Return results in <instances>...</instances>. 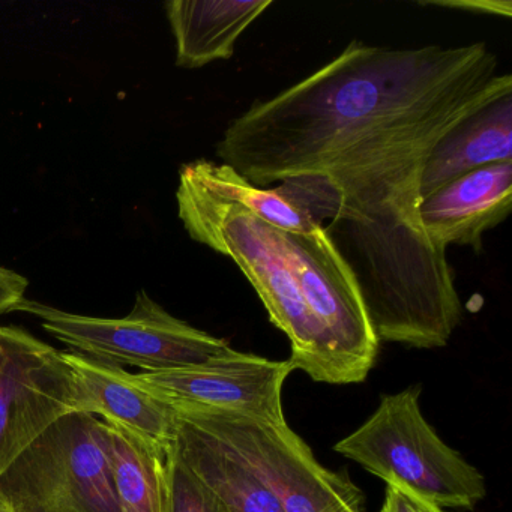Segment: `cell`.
<instances>
[{
    "mask_svg": "<svg viewBox=\"0 0 512 512\" xmlns=\"http://www.w3.org/2000/svg\"><path fill=\"white\" fill-rule=\"evenodd\" d=\"M76 388V413L95 416L170 452L175 448L178 413L131 380L130 371L76 352H62Z\"/></svg>",
    "mask_w": 512,
    "mask_h": 512,
    "instance_id": "9",
    "label": "cell"
},
{
    "mask_svg": "<svg viewBox=\"0 0 512 512\" xmlns=\"http://www.w3.org/2000/svg\"><path fill=\"white\" fill-rule=\"evenodd\" d=\"M512 208V161L479 167L422 200L419 221L437 247H470L479 253L485 233Z\"/></svg>",
    "mask_w": 512,
    "mask_h": 512,
    "instance_id": "10",
    "label": "cell"
},
{
    "mask_svg": "<svg viewBox=\"0 0 512 512\" xmlns=\"http://www.w3.org/2000/svg\"><path fill=\"white\" fill-rule=\"evenodd\" d=\"M419 395V388L383 395L373 415L334 451L440 508H475L487 496L485 478L425 421Z\"/></svg>",
    "mask_w": 512,
    "mask_h": 512,
    "instance_id": "3",
    "label": "cell"
},
{
    "mask_svg": "<svg viewBox=\"0 0 512 512\" xmlns=\"http://www.w3.org/2000/svg\"><path fill=\"white\" fill-rule=\"evenodd\" d=\"M104 430L121 512H172L173 451L112 425L104 424Z\"/></svg>",
    "mask_w": 512,
    "mask_h": 512,
    "instance_id": "14",
    "label": "cell"
},
{
    "mask_svg": "<svg viewBox=\"0 0 512 512\" xmlns=\"http://www.w3.org/2000/svg\"><path fill=\"white\" fill-rule=\"evenodd\" d=\"M0 499L13 512H121L103 422L59 419L0 475Z\"/></svg>",
    "mask_w": 512,
    "mask_h": 512,
    "instance_id": "4",
    "label": "cell"
},
{
    "mask_svg": "<svg viewBox=\"0 0 512 512\" xmlns=\"http://www.w3.org/2000/svg\"><path fill=\"white\" fill-rule=\"evenodd\" d=\"M179 175H184L206 193L218 199L248 209L260 220L284 232L310 233L320 226V223L314 221L307 212L299 209L295 203L280 193L278 188L268 190L256 187L227 164H218L202 158L184 164Z\"/></svg>",
    "mask_w": 512,
    "mask_h": 512,
    "instance_id": "15",
    "label": "cell"
},
{
    "mask_svg": "<svg viewBox=\"0 0 512 512\" xmlns=\"http://www.w3.org/2000/svg\"><path fill=\"white\" fill-rule=\"evenodd\" d=\"M71 413L76 388L61 350L19 326L0 325V475Z\"/></svg>",
    "mask_w": 512,
    "mask_h": 512,
    "instance_id": "7",
    "label": "cell"
},
{
    "mask_svg": "<svg viewBox=\"0 0 512 512\" xmlns=\"http://www.w3.org/2000/svg\"><path fill=\"white\" fill-rule=\"evenodd\" d=\"M274 0H172L166 11L176 43V65L188 70L235 55L241 35Z\"/></svg>",
    "mask_w": 512,
    "mask_h": 512,
    "instance_id": "12",
    "label": "cell"
},
{
    "mask_svg": "<svg viewBox=\"0 0 512 512\" xmlns=\"http://www.w3.org/2000/svg\"><path fill=\"white\" fill-rule=\"evenodd\" d=\"M499 67L485 43L389 49L355 40L233 119L217 155L256 187L304 179L365 310L412 316L457 295L446 250L419 221L422 169L449 131L512 94Z\"/></svg>",
    "mask_w": 512,
    "mask_h": 512,
    "instance_id": "1",
    "label": "cell"
},
{
    "mask_svg": "<svg viewBox=\"0 0 512 512\" xmlns=\"http://www.w3.org/2000/svg\"><path fill=\"white\" fill-rule=\"evenodd\" d=\"M179 220L193 241L229 257L289 338L295 370L329 385L367 379L380 343L352 269L323 224L290 233L179 175Z\"/></svg>",
    "mask_w": 512,
    "mask_h": 512,
    "instance_id": "2",
    "label": "cell"
},
{
    "mask_svg": "<svg viewBox=\"0 0 512 512\" xmlns=\"http://www.w3.org/2000/svg\"><path fill=\"white\" fill-rule=\"evenodd\" d=\"M292 371L290 361H271L227 347L200 364L131 373V380L175 410H221L287 422L283 388Z\"/></svg>",
    "mask_w": 512,
    "mask_h": 512,
    "instance_id": "8",
    "label": "cell"
},
{
    "mask_svg": "<svg viewBox=\"0 0 512 512\" xmlns=\"http://www.w3.org/2000/svg\"><path fill=\"white\" fill-rule=\"evenodd\" d=\"M28 287V278L0 265V314L13 313L26 298Z\"/></svg>",
    "mask_w": 512,
    "mask_h": 512,
    "instance_id": "18",
    "label": "cell"
},
{
    "mask_svg": "<svg viewBox=\"0 0 512 512\" xmlns=\"http://www.w3.org/2000/svg\"><path fill=\"white\" fill-rule=\"evenodd\" d=\"M16 311L37 317L47 334L71 352L118 367L163 371L208 361L230 347L190 323L172 316L145 290H139L133 310L121 319L68 313L25 299Z\"/></svg>",
    "mask_w": 512,
    "mask_h": 512,
    "instance_id": "5",
    "label": "cell"
},
{
    "mask_svg": "<svg viewBox=\"0 0 512 512\" xmlns=\"http://www.w3.org/2000/svg\"><path fill=\"white\" fill-rule=\"evenodd\" d=\"M421 5H433V7L457 8L470 13L493 14L503 16L506 19L511 17L512 4L509 0H430L421 2Z\"/></svg>",
    "mask_w": 512,
    "mask_h": 512,
    "instance_id": "19",
    "label": "cell"
},
{
    "mask_svg": "<svg viewBox=\"0 0 512 512\" xmlns=\"http://www.w3.org/2000/svg\"><path fill=\"white\" fill-rule=\"evenodd\" d=\"M0 512H13L11 511L10 506H8L2 499H0Z\"/></svg>",
    "mask_w": 512,
    "mask_h": 512,
    "instance_id": "20",
    "label": "cell"
},
{
    "mask_svg": "<svg viewBox=\"0 0 512 512\" xmlns=\"http://www.w3.org/2000/svg\"><path fill=\"white\" fill-rule=\"evenodd\" d=\"M223 440L265 482L283 512H365L362 491L332 472L287 425L221 410H176Z\"/></svg>",
    "mask_w": 512,
    "mask_h": 512,
    "instance_id": "6",
    "label": "cell"
},
{
    "mask_svg": "<svg viewBox=\"0 0 512 512\" xmlns=\"http://www.w3.org/2000/svg\"><path fill=\"white\" fill-rule=\"evenodd\" d=\"M172 512H229L172 452Z\"/></svg>",
    "mask_w": 512,
    "mask_h": 512,
    "instance_id": "16",
    "label": "cell"
},
{
    "mask_svg": "<svg viewBox=\"0 0 512 512\" xmlns=\"http://www.w3.org/2000/svg\"><path fill=\"white\" fill-rule=\"evenodd\" d=\"M379 512H446L440 506L416 496L401 485L386 484L385 500Z\"/></svg>",
    "mask_w": 512,
    "mask_h": 512,
    "instance_id": "17",
    "label": "cell"
},
{
    "mask_svg": "<svg viewBox=\"0 0 512 512\" xmlns=\"http://www.w3.org/2000/svg\"><path fill=\"white\" fill-rule=\"evenodd\" d=\"M505 161H512V94L482 107L434 146L422 169L421 202L466 173Z\"/></svg>",
    "mask_w": 512,
    "mask_h": 512,
    "instance_id": "13",
    "label": "cell"
},
{
    "mask_svg": "<svg viewBox=\"0 0 512 512\" xmlns=\"http://www.w3.org/2000/svg\"><path fill=\"white\" fill-rule=\"evenodd\" d=\"M175 452L227 511L283 512L244 458L211 431L179 413Z\"/></svg>",
    "mask_w": 512,
    "mask_h": 512,
    "instance_id": "11",
    "label": "cell"
}]
</instances>
